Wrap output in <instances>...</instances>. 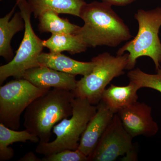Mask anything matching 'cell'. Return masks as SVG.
<instances>
[{
	"instance_id": "obj_1",
	"label": "cell",
	"mask_w": 161,
	"mask_h": 161,
	"mask_svg": "<svg viewBox=\"0 0 161 161\" xmlns=\"http://www.w3.org/2000/svg\"><path fill=\"white\" fill-rule=\"evenodd\" d=\"M80 18L84 25L75 35L87 47H115L132 38L128 26L106 3L94 1L86 3Z\"/></svg>"
},
{
	"instance_id": "obj_2",
	"label": "cell",
	"mask_w": 161,
	"mask_h": 161,
	"mask_svg": "<svg viewBox=\"0 0 161 161\" xmlns=\"http://www.w3.org/2000/svg\"><path fill=\"white\" fill-rule=\"evenodd\" d=\"M75 98L72 91L60 88L49 90L26 108L24 115L25 129L40 138L39 143L48 142L54 126L71 116Z\"/></svg>"
},
{
	"instance_id": "obj_3",
	"label": "cell",
	"mask_w": 161,
	"mask_h": 161,
	"mask_svg": "<svg viewBox=\"0 0 161 161\" xmlns=\"http://www.w3.org/2000/svg\"><path fill=\"white\" fill-rule=\"evenodd\" d=\"M134 18L138 24L137 35L119 48L116 55L129 53L126 69H133L138 58L148 57L152 59L157 70L161 65V42L158 36L161 27V6L150 10L139 9Z\"/></svg>"
},
{
	"instance_id": "obj_4",
	"label": "cell",
	"mask_w": 161,
	"mask_h": 161,
	"mask_svg": "<svg viewBox=\"0 0 161 161\" xmlns=\"http://www.w3.org/2000/svg\"><path fill=\"white\" fill-rule=\"evenodd\" d=\"M97 110V106L87 99L76 97L73 101L71 118L64 119L55 125L53 132L56 139L52 142L39 143L36 152L47 156L64 150H77L81 135Z\"/></svg>"
},
{
	"instance_id": "obj_5",
	"label": "cell",
	"mask_w": 161,
	"mask_h": 161,
	"mask_svg": "<svg viewBox=\"0 0 161 161\" xmlns=\"http://www.w3.org/2000/svg\"><path fill=\"white\" fill-rule=\"evenodd\" d=\"M129 53L113 56L103 53L92 58L94 64L92 72L77 81L72 91L75 97L86 99L92 104H98L107 86L114 78L125 74L128 63Z\"/></svg>"
},
{
	"instance_id": "obj_6",
	"label": "cell",
	"mask_w": 161,
	"mask_h": 161,
	"mask_svg": "<svg viewBox=\"0 0 161 161\" xmlns=\"http://www.w3.org/2000/svg\"><path fill=\"white\" fill-rule=\"evenodd\" d=\"M16 3L25 22L24 36L13 58L9 63L0 66L1 85L9 77L23 78L26 70L40 67L38 58L44 47L43 40L36 35L32 26V12L27 0H16Z\"/></svg>"
},
{
	"instance_id": "obj_7",
	"label": "cell",
	"mask_w": 161,
	"mask_h": 161,
	"mask_svg": "<svg viewBox=\"0 0 161 161\" xmlns=\"http://www.w3.org/2000/svg\"><path fill=\"white\" fill-rule=\"evenodd\" d=\"M50 90L37 87L24 78L11 80L1 86L0 123L12 130H19L23 111Z\"/></svg>"
},
{
	"instance_id": "obj_8",
	"label": "cell",
	"mask_w": 161,
	"mask_h": 161,
	"mask_svg": "<svg viewBox=\"0 0 161 161\" xmlns=\"http://www.w3.org/2000/svg\"><path fill=\"white\" fill-rule=\"evenodd\" d=\"M133 138L124 129L118 114L111 123L98 141L88 161H114L120 156L126 160H135Z\"/></svg>"
},
{
	"instance_id": "obj_9",
	"label": "cell",
	"mask_w": 161,
	"mask_h": 161,
	"mask_svg": "<svg viewBox=\"0 0 161 161\" xmlns=\"http://www.w3.org/2000/svg\"><path fill=\"white\" fill-rule=\"evenodd\" d=\"M116 114L124 129L132 138L140 135L150 137L158 132V125L151 115L152 108L144 103L136 101Z\"/></svg>"
},
{
	"instance_id": "obj_10",
	"label": "cell",
	"mask_w": 161,
	"mask_h": 161,
	"mask_svg": "<svg viewBox=\"0 0 161 161\" xmlns=\"http://www.w3.org/2000/svg\"><path fill=\"white\" fill-rule=\"evenodd\" d=\"M96 113L92 116L80 137L78 149L88 157L111 123L115 113L101 100Z\"/></svg>"
},
{
	"instance_id": "obj_11",
	"label": "cell",
	"mask_w": 161,
	"mask_h": 161,
	"mask_svg": "<svg viewBox=\"0 0 161 161\" xmlns=\"http://www.w3.org/2000/svg\"><path fill=\"white\" fill-rule=\"evenodd\" d=\"M75 77V75L58 71L47 67L40 66L26 70L23 78L40 88L53 87L73 91L76 88L78 81Z\"/></svg>"
},
{
	"instance_id": "obj_12",
	"label": "cell",
	"mask_w": 161,
	"mask_h": 161,
	"mask_svg": "<svg viewBox=\"0 0 161 161\" xmlns=\"http://www.w3.org/2000/svg\"><path fill=\"white\" fill-rule=\"evenodd\" d=\"M38 61L40 66L47 67L75 76L88 75L94 67L92 60L90 62H82L72 59L62 53L51 52L41 53L38 58Z\"/></svg>"
},
{
	"instance_id": "obj_13",
	"label": "cell",
	"mask_w": 161,
	"mask_h": 161,
	"mask_svg": "<svg viewBox=\"0 0 161 161\" xmlns=\"http://www.w3.org/2000/svg\"><path fill=\"white\" fill-rule=\"evenodd\" d=\"M17 6L16 3L10 11L0 19V56L6 60H11L14 57L10 44L12 39L16 34L25 29V22L20 12L10 19Z\"/></svg>"
},
{
	"instance_id": "obj_14",
	"label": "cell",
	"mask_w": 161,
	"mask_h": 161,
	"mask_svg": "<svg viewBox=\"0 0 161 161\" xmlns=\"http://www.w3.org/2000/svg\"><path fill=\"white\" fill-rule=\"evenodd\" d=\"M138 87L132 82L126 86L111 85L103 91L101 100L115 114L136 102L138 99Z\"/></svg>"
},
{
	"instance_id": "obj_15",
	"label": "cell",
	"mask_w": 161,
	"mask_h": 161,
	"mask_svg": "<svg viewBox=\"0 0 161 161\" xmlns=\"http://www.w3.org/2000/svg\"><path fill=\"white\" fill-rule=\"evenodd\" d=\"M35 18L48 10L80 18L85 0H27Z\"/></svg>"
},
{
	"instance_id": "obj_16",
	"label": "cell",
	"mask_w": 161,
	"mask_h": 161,
	"mask_svg": "<svg viewBox=\"0 0 161 161\" xmlns=\"http://www.w3.org/2000/svg\"><path fill=\"white\" fill-rule=\"evenodd\" d=\"M27 141L36 143L40 142V138L26 130L18 131L0 123V161H8L13 157L14 150L9 147V145L16 142H26Z\"/></svg>"
},
{
	"instance_id": "obj_17",
	"label": "cell",
	"mask_w": 161,
	"mask_h": 161,
	"mask_svg": "<svg viewBox=\"0 0 161 161\" xmlns=\"http://www.w3.org/2000/svg\"><path fill=\"white\" fill-rule=\"evenodd\" d=\"M43 44L50 52L61 53L66 51L71 54L83 53L88 48L77 35L72 34H52L49 39L43 40Z\"/></svg>"
},
{
	"instance_id": "obj_18",
	"label": "cell",
	"mask_w": 161,
	"mask_h": 161,
	"mask_svg": "<svg viewBox=\"0 0 161 161\" xmlns=\"http://www.w3.org/2000/svg\"><path fill=\"white\" fill-rule=\"evenodd\" d=\"M59 14L48 10L38 18V29L40 32L76 34L80 26L71 23L67 19L60 18Z\"/></svg>"
},
{
	"instance_id": "obj_19",
	"label": "cell",
	"mask_w": 161,
	"mask_h": 161,
	"mask_svg": "<svg viewBox=\"0 0 161 161\" xmlns=\"http://www.w3.org/2000/svg\"><path fill=\"white\" fill-rule=\"evenodd\" d=\"M154 75L145 73L139 68L130 70L128 73L130 82L135 84L138 88H149L161 93V65Z\"/></svg>"
},
{
	"instance_id": "obj_20",
	"label": "cell",
	"mask_w": 161,
	"mask_h": 161,
	"mask_svg": "<svg viewBox=\"0 0 161 161\" xmlns=\"http://www.w3.org/2000/svg\"><path fill=\"white\" fill-rule=\"evenodd\" d=\"M42 161H88V157L78 149L65 150L42 158Z\"/></svg>"
},
{
	"instance_id": "obj_21",
	"label": "cell",
	"mask_w": 161,
	"mask_h": 161,
	"mask_svg": "<svg viewBox=\"0 0 161 161\" xmlns=\"http://www.w3.org/2000/svg\"><path fill=\"white\" fill-rule=\"evenodd\" d=\"M136 0H102L111 6H125L134 3Z\"/></svg>"
},
{
	"instance_id": "obj_22",
	"label": "cell",
	"mask_w": 161,
	"mask_h": 161,
	"mask_svg": "<svg viewBox=\"0 0 161 161\" xmlns=\"http://www.w3.org/2000/svg\"><path fill=\"white\" fill-rule=\"evenodd\" d=\"M20 161H42V159L38 158L34 153L28 152L25 155L23 156L22 158H20Z\"/></svg>"
},
{
	"instance_id": "obj_23",
	"label": "cell",
	"mask_w": 161,
	"mask_h": 161,
	"mask_svg": "<svg viewBox=\"0 0 161 161\" xmlns=\"http://www.w3.org/2000/svg\"><path fill=\"white\" fill-rule=\"evenodd\" d=\"M4 1V0H0V1H1V2H2V1Z\"/></svg>"
}]
</instances>
